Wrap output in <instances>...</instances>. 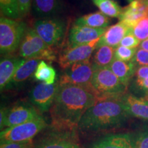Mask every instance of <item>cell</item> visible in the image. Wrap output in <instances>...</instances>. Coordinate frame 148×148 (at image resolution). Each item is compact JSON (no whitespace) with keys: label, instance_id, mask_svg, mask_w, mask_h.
Returning a JSON list of instances; mask_svg holds the SVG:
<instances>
[{"label":"cell","instance_id":"e575fe53","mask_svg":"<svg viewBox=\"0 0 148 148\" xmlns=\"http://www.w3.org/2000/svg\"><path fill=\"white\" fill-rule=\"evenodd\" d=\"M134 77L137 79L148 78V66H139L136 68Z\"/></svg>","mask_w":148,"mask_h":148},{"label":"cell","instance_id":"30bf717a","mask_svg":"<svg viewBox=\"0 0 148 148\" xmlns=\"http://www.w3.org/2000/svg\"><path fill=\"white\" fill-rule=\"evenodd\" d=\"M32 148H81L75 140V132L59 131L50 132L33 143Z\"/></svg>","mask_w":148,"mask_h":148},{"label":"cell","instance_id":"f35d334b","mask_svg":"<svg viewBox=\"0 0 148 148\" xmlns=\"http://www.w3.org/2000/svg\"><path fill=\"white\" fill-rule=\"evenodd\" d=\"M145 1H147V2L148 3V0H145Z\"/></svg>","mask_w":148,"mask_h":148},{"label":"cell","instance_id":"83f0119b","mask_svg":"<svg viewBox=\"0 0 148 148\" xmlns=\"http://www.w3.org/2000/svg\"><path fill=\"white\" fill-rule=\"evenodd\" d=\"M138 48H128L119 45L115 48L114 58L116 60L129 62L132 60Z\"/></svg>","mask_w":148,"mask_h":148},{"label":"cell","instance_id":"d6986e66","mask_svg":"<svg viewBox=\"0 0 148 148\" xmlns=\"http://www.w3.org/2000/svg\"><path fill=\"white\" fill-rule=\"evenodd\" d=\"M109 68L121 82L127 87L134 77L136 67L131 61L126 62L114 59L109 66Z\"/></svg>","mask_w":148,"mask_h":148},{"label":"cell","instance_id":"8fae6325","mask_svg":"<svg viewBox=\"0 0 148 148\" xmlns=\"http://www.w3.org/2000/svg\"><path fill=\"white\" fill-rule=\"evenodd\" d=\"M99 38L85 45L74 47L68 46L58 56V62L61 69L64 70L72 64L90 59L97 49Z\"/></svg>","mask_w":148,"mask_h":148},{"label":"cell","instance_id":"836d02e7","mask_svg":"<svg viewBox=\"0 0 148 148\" xmlns=\"http://www.w3.org/2000/svg\"><path fill=\"white\" fill-rule=\"evenodd\" d=\"M33 143L28 142H8L1 143L0 148H32Z\"/></svg>","mask_w":148,"mask_h":148},{"label":"cell","instance_id":"7a4b0ae2","mask_svg":"<svg viewBox=\"0 0 148 148\" xmlns=\"http://www.w3.org/2000/svg\"><path fill=\"white\" fill-rule=\"evenodd\" d=\"M130 118L121 98L101 99L86 110L79 122L77 130L91 133L119 128Z\"/></svg>","mask_w":148,"mask_h":148},{"label":"cell","instance_id":"5b68a950","mask_svg":"<svg viewBox=\"0 0 148 148\" xmlns=\"http://www.w3.org/2000/svg\"><path fill=\"white\" fill-rule=\"evenodd\" d=\"M18 49L20 57L25 60L37 58L53 62L56 59L54 48L49 47L32 28L27 29Z\"/></svg>","mask_w":148,"mask_h":148},{"label":"cell","instance_id":"5bb4252c","mask_svg":"<svg viewBox=\"0 0 148 148\" xmlns=\"http://www.w3.org/2000/svg\"><path fill=\"white\" fill-rule=\"evenodd\" d=\"M107 28H92L87 26H81L74 24L69 31L68 46L88 44L98 39L106 32Z\"/></svg>","mask_w":148,"mask_h":148},{"label":"cell","instance_id":"9a60e30c","mask_svg":"<svg viewBox=\"0 0 148 148\" xmlns=\"http://www.w3.org/2000/svg\"><path fill=\"white\" fill-rule=\"evenodd\" d=\"M148 16V3L145 0H129L126 6L123 8L120 21L132 27L141 18Z\"/></svg>","mask_w":148,"mask_h":148},{"label":"cell","instance_id":"f546056e","mask_svg":"<svg viewBox=\"0 0 148 148\" xmlns=\"http://www.w3.org/2000/svg\"><path fill=\"white\" fill-rule=\"evenodd\" d=\"M131 83V87L133 91L145 97L148 95V78L137 79L133 77Z\"/></svg>","mask_w":148,"mask_h":148},{"label":"cell","instance_id":"8d00e7d4","mask_svg":"<svg viewBox=\"0 0 148 148\" xmlns=\"http://www.w3.org/2000/svg\"><path fill=\"white\" fill-rule=\"evenodd\" d=\"M138 47L141 48V49H144V50L148 51V38H147V39L145 40H143V41L140 42Z\"/></svg>","mask_w":148,"mask_h":148},{"label":"cell","instance_id":"4dcf8cb0","mask_svg":"<svg viewBox=\"0 0 148 148\" xmlns=\"http://www.w3.org/2000/svg\"><path fill=\"white\" fill-rule=\"evenodd\" d=\"M131 62L136 66V68L139 66H148V51L144 50L141 48H138Z\"/></svg>","mask_w":148,"mask_h":148},{"label":"cell","instance_id":"4316f807","mask_svg":"<svg viewBox=\"0 0 148 148\" xmlns=\"http://www.w3.org/2000/svg\"><path fill=\"white\" fill-rule=\"evenodd\" d=\"M132 32L140 42L148 38V16L138 21L132 27Z\"/></svg>","mask_w":148,"mask_h":148},{"label":"cell","instance_id":"1f68e13d","mask_svg":"<svg viewBox=\"0 0 148 148\" xmlns=\"http://www.w3.org/2000/svg\"><path fill=\"white\" fill-rule=\"evenodd\" d=\"M140 42L136 36L133 34V33L130 32L128 34H127L123 37V39L121 40L120 45L123 47H128V48H137L138 46H139Z\"/></svg>","mask_w":148,"mask_h":148},{"label":"cell","instance_id":"3957f363","mask_svg":"<svg viewBox=\"0 0 148 148\" xmlns=\"http://www.w3.org/2000/svg\"><path fill=\"white\" fill-rule=\"evenodd\" d=\"M127 88L128 87L121 82L109 66L96 70L90 83V90L98 100L121 98L127 93Z\"/></svg>","mask_w":148,"mask_h":148},{"label":"cell","instance_id":"ba28073f","mask_svg":"<svg viewBox=\"0 0 148 148\" xmlns=\"http://www.w3.org/2000/svg\"><path fill=\"white\" fill-rule=\"evenodd\" d=\"M33 29L49 47L54 48L63 39L66 25L62 19L52 17L38 20Z\"/></svg>","mask_w":148,"mask_h":148},{"label":"cell","instance_id":"d4e9b609","mask_svg":"<svg viewBox=\"0 0 148 148\" xmlns=\"http://www.w3.org/2000/svg\"><path fill=\"white\" fill-rule=\"evenodd\" d=\"M99 11L111 18H120L123 8L114 0H91Z\"/></svg>","mask_w":148,"mask_h":148},{"label":"cell","instance_id":"d6a6232c","mask_svg":"<svg viewBox=\"0 0 148 148\" xmlns=\"http://www.w3.org/2000/svg\"><path fill=\"white\" fill-rule=\"evenodd\" d=\"M18 13L20 18L27 15L32 5V0H17Z\"/></svg>","mask_w":148,"mask_h":148},{"label":"cell","instance_id":"4fadbf2b","mask_svg":"<svg viewBox=\"0 0 148 148\" xmlns=\"http://www.w3.org/2000/svg\"><path fill=\"white\" fill-rule=\"evenodd\" d=\"M87 148H136L134 132L107 134L90 143Z\"/></svg>","mask_w":148,"mask_h":148},{"label":"cell","instance_id":"8992f818","mask_svg":"<svg viewBox=\"0 0 148 148\" xmlns=\"http://www.w3.org/2000/svg\"><path fill=\"white\" fill-rule=\"evenodd\" d=\"M47 126V122L41 115L26 123L8 127L1 131V143L8 142H28Z\"/></svg>","mask_w":148,"mask_h":148},{"label":"cell","instance_id":"d590c367","mask_svg":"<svg viewBox=\"0 0 148 148\" xmlns=\"http://www.w3.org/2000/svg\"><path fill=\"white\" fill-rule=\"evenodd\" d=\"M7 108H1V112H0V128H2L3 123H4L5 115H6Z\"/></svg>","mask_w":148,"mask_h":148},{"label":"cell","instance_id":"603a6c76","mask_svg":"<svg viewBox=\"0 0 148 148\" xmlns=\"http://www.w3.org/2000/svg\"><path fill=\"white\" fill-rule=\"evenodd\" d=\"M40 61L41 60L40 58H37L25 60L16 71L12 83L19 84L27 80L33 73H34Z\"/></svg>","mask_w":148,"mask_h":148},{"label":"cell","instance_id":"e0dca14e","mask_svg":"<svg viewBox=\"0 0 148 148\" xmlns=\"http://www.w3.org/2000/svg\"><path fill=\"white\" fill-rule=\"evenodd\" d=\"M25 61L21 57L6 56L0 62V88L3 90L12 83L14 73Z\"/></svg>","mask_w":148,"mask_h":148},{"label":"cell","instance_id":"ac0fdd59","mask_svg":"<svg viewBox=\"0 0 148 148\" xmlns=\"http://www.w3.org/2000/svg\"><path fill=\"white\" fill-rule=\"evenodd\" d=\"M132 27L121 21L119 23L111 25L106 29L104 34L100 37L97 47L108 45L116 48L120 45L123 37L132 31Z\"/></svg>","mask_w":148,"mask_h":148},{"label":"cell","instance_id":"7402d4cb","mask_svg":"<svg viewBox=\"0 0 148 148\" xmlns=\"http://www.w3.org/2000/svg\"><path fill=\"white\" fill-rule=\"evenodd\" d=\"M110 23V18L99 11L81 16L74 24L92 28H108Z\"/></svg>","mask_w":148,"mask_h":148},{"label":"cell","instance_id":"44dd1931","mask_svg":"<svg viewBox=\"0 0 148 148\" xmlns=\"http://www.w3.org/2000/svg\"><path fill=\"white\" fill-rule=\"evenodd\" d=\"M115 48L108 45H101L97 47L94 51L92 62L96 70L103 67H108L114 60Z\"/></svg>","mask_w":148,"mask_h":148},{"label":"cell","instance_id":"484cf974","mask_svg":"<svg viewBox=\"0 0 148 148\" xmlns=\"http://www.w3.org/2000/svg\"><path fill=\"white\" fill-rule=\"evenodd\" d=\"M0 8L4 16L16 20L20 18L17 0H0Z\"/></svg>","mask_w":148,"mask_h":148},{"label":"cell","instance_id":"7c38bea8","mask_svg":"<svg viewBox=\"0 0 148 148\" xmlns=\"http://www.w3.org/2000/svg\"><path fill=\"white\" fill-rule=\"evenodd\" d=\"M40 115V112L34 106L27 103H18L10 108H7L5 119L1 131L26 123Z\"/></svg>","mask_w":148,"mask_h":148},{"label":"cell","instance_id":"52a82bcc","mask_svg":"<svg viewBox=\"0 0 148 148\" xmlns=\"http://www.w3.org/2000/svg\"><path fill=\"white\" fill-rule=\"evenodd\" d=\"M95 71L90 59L77 62L64 70L58 79L59 84L76 85L90 90V83Z\"/></svg>","mask_w":148,"mask_h":148},{"label":"cell","instance_id":"277c9868","mask_svg":"<svg viewBox=\"0 0 148 148\" xmlns=\"http://www.w3.org/2000/svg\"><path fill=\"white\" fill-rule=\"evenodd\" d=\"M27 31L23 21L1 16L0 18V51L1 55H10L19 48Z\"/></svg>","mask_w":148,"mask_h":148},{"label":"cell","instance_id":"6da1fadb","mask_svg":"<svg viewBox=\"0 0 148 148\" xmlns=\"http://www.w3.org/2000/svg\"><path fill=\"white\" fill-rule=\"evenodd\" d=\"M98 101L89 88L72 84L60 85L49 110L52 129L76 132L79 122Z\"/></svg>","mask_w":148,"mask_h":148},{"label":"cell","instance_id":"74e56055","mask_svg":"<svg viewBox=\"0 0 148 148\" xmlns=\"http://www.w3.org/2000/svg\"><path fill=\"white\" fill-rule=\"evenodd\" d=\"M143 98H145V99H147V100H148V95H147V96H145V97H143Z\"/></svg>","mask_w":148,"mask_h":148},{"label":"cell","instance_id":"ffe728a7","mask_svg":"<svg viewBox=\"0 0 148 148\" xmlns=\"http://www.w3.org/2000/svg\"><path fill=\"white\" fill-rule=\"evenodd\" d=\"M35 13L43 18H52L62 8L60 0H33Z\"/></svg>","mask_w":148,"mask_h":148},{"label":"cell","instance_id":"9c48e42d","mask_svg":"<svg viewBox=\"0 0 148 148\" xmlns=\"http://www.w3.org/2000/svg\"><path fill=\"white\" fill-rule=\"evenodd\" d=\"M60 86L58 80L53 84L41 82L37 84L29 92V100L40 112L50 110Z\"/></svg>","mask_w":148,"mask_h":148},{"label":"cell","instance_id":"cb8c5ba5","mask_svg":"<svg viewBox=\"0 0 148 148\" xmlns=\"http://www.w3.org/2000/svg\"><path fill=\"white\" fill-rule=\"evenodd\" d=\"M34 78L47 84H53L56 82V73L55 69L45 60H41L34 73Z\"/></svg>","mask_w":148,"mask_h":148},{"label":"cell","instance_id":"2e32d148","mask_svg":"<svg viewBox=\"0 0 148 148\" xmlns=\"http://www.w3.org/2000/svg\"><path fill=\"white\" fill-rule=\"evenodd\" d=\"M125 110L130 117L148 121V100L127 92L121 97Z\"/></svg>","mask_w":148,"mask_h":148},{"label":"cell","instance_id":"f1b7e54d","mask_svg":"<svg viewBox=\"0 0 148 148\" xmlns=\"http://www.w3.org/2000/svg\"><path fill=\"white\" fill-rule=\"evenodd\" d=\"M134 134L136 148H148V123L140 126Z\"/></svg>","mask_w":148,"mask_h":148}]
</instances>
